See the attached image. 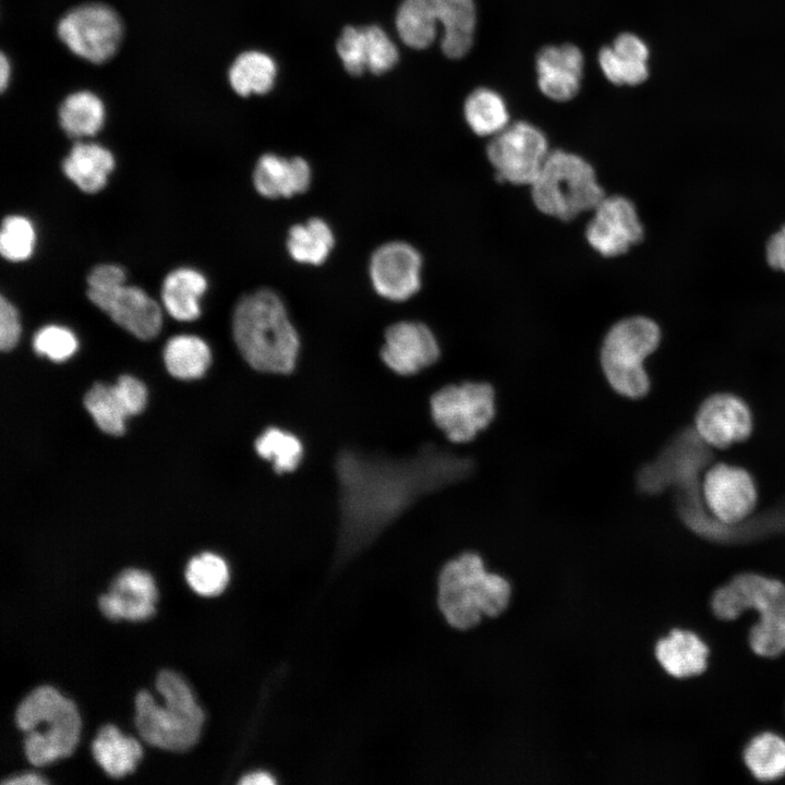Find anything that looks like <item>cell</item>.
<instances>
[{
	"label": "cell",
	"mask_w": 785,
	"mask_h": 785,
	"mask_svg": "<svg viewBox=\"0 0 785 785\" xmlns=\"http://www.w3.org/2000/svg\"><path fill=\"white\" fill-rule=\"evenodd\" d=\"M207 289V280L196 269L181 267L169 273L161 286V302L168 314L181 322L201 315L200 299Z\"/></svg>",
	"instance_id": "obj_25"
},
{
	"label": "cell",
	"mask_w": 785,
	"mask_h": 785,
	"mask_svg": "<svg viewBox=\"0 0 785 785\" xmlns=\"http://www.w3.org/2000/svg\"><path fill=\"white\" fill-rule=\"evenodd\" d=\"M113 168L111 152L96 143H75L62 161L65 177L85 193L104 189Z\"/></svg>",
	"instance_id": "obj_24"
},
{
	"label": "cell",
	"mask_w": 785,
	"mask_h": 785,
	"mask_svg": "<svg viewBox=\"0 0 785 785\" xmlns=\"http://www.w3.org/2000/svg\"><path fill=\"white\" fill-rule=\"evenodd\" d=\"M27 761L36 766L69 757L78 740L81 721L74 703L50 686L32 690L15 712Z\"/></svg>",
	"instance_id": "obj_5"
},
{
	"label": "cell",
	"mask_w": 785,
	"mask_h": 785,
	"mask_svg": "<svg viewBox=\"0 0 785 785\" xmlns=\"http://www.w3.org/2000/svg\"><path fill=\"white\" fill-rule=\"evenodd\" d=\"M88 299L123 329L136 338L148 340L160 331L162 311L160 305L143 289L125 283L104 293L87 295Z\"/></svg>",
	"instance_id": "obj_16"
},
{
	"label": "cell",
	"mask_w": 785,
	"mask_h": 785,
	"mask_svg": "<svg viewBox=\"0 0 785 785\" xmlns=\"http://www.w3.org/2000/svg\"><path fill=\"white\" fill-rule=\"evenodd\" d=\"M276 781L270 774L262 771L246 774L239 781V784L242 785H274Z\"/></svg>",
	"instance_id": "obj_42"
},
{
	"label": "cell",
	"mask_w": 785,
	"mask_h": 785,
	"mask_svg": "<svg viewBox=\"0 0 785 785\" xmlns=\"http://www.w3.org/2000/svg\"><path fill=\"white\" fill-rule=\"evenodd\" d=\"M714 615L733 620L753 609L759 620L750 629L756 654L774 657L785 652V584L776 579L746 572L717 589L711 599Z\"/></svg>",
	"instance_id": "obj_3"
},
{
	"label": "cell",
	"mask_w": 785,
	"mask_h": 785,
	"mask_svg": "<svg viewBox=\"0 0 785 785\" xmlns=\"http://www.w3.org/2000/svg\"><path fill=\"white\" fill-rule=\"evenodd\" d=\"M766 259L774 269L785 271V226L770 238L766 245Z\"/></svg>",
	"instance_id": "obj_41"
},
{
	"label": "cell",
	"mask_w": 785,
	"mask_h": 785,
	"mask_svg": "<svg viewBox=\"0 0 785 785\" xmlns=\"http://www.w3.org/2000/svg\"><path fill=\"white\" fill-rule=\"evenodd\" d=\"M210 350L200 337L179 335L165 346L164 360L168 372L180 379L201 377L210 363Z\"/></svg>",
	"instance_id": "obj_30"
},
{
	"label": "cell",
	"mask_w": 785,
	"mask_h": 785,
	"mask_svg": "<svg viewBox=\"0 0 785 785\" xmlns=\"http://www.w3.org/2000/svg\"><path fill=\"white\" fill-rule=\"evenodd\" d=\"M422 257L410 243L395 240L381 244L369 263L371 283L378 295L402 302L421 288Z\"/></svg>",
	"instance_id": "obj_13"
},
{
	"label": "cell",
	"mask_w": 785,
	"mask_h": 785,
	"mask_svg": "<svg viewBox=\"0 0 785 785\" xmlns=\"http://www.w3.org/2000/svg\"><path fill=\"white\" fill-rule=\"evenodd\" d=\"M436 426L452 443L474 439L496 415V392L486 382H463L437 390L430 401Z\"/></svg>",
	"instance_id": "obj_9"
},
{
	"label": "cell",
	"mask_w": 785,
	"mask_h": 785,
	"mask_svg": "<svg viewBox=\"0 0 785 785\" xmlns=\"http://www.w3.org/2000/svg\"><path fill=\"white\" fill-rule=\"evenodd\" d=\"M185 580L197 594L214 596L221 593L228 583V566L218 555L205 552L190 559Z\"/></svg>",
	"instance_id": "obj_33"
},
{
	"label": "cell",
	"mask_w": 785,
	"mask_h": 785,
	"mask_svg": "<svg viewBox=\"0 0 785 785\" xmlns=\"http://www.w3.org/2000/svg\"><path fill=\"white\" fill-rule=\"evenodd\" d=\"M234 342L255 370L289 373L299 352V336L281 297L271 289L243 295L232 315Z\"/></svg>",
	"instance_id": "obj_1"
},
{
	"label": "cell",
	"mask_w": 785,
	"mask_h": 785,
	"mask_svg": "<svg viewBox=\"0 0 785 785\" xmlns=\"http://www.w3.org/2000/svg\"><path fill=\"white\" fill-rule=\"evenodd\" d=\"M10 78H11V64H10V61H9L8 57H7L3 52H1V58H0V87H1V90H2V92L8 87L9 82H10Z\"/></svg>",
	"instance_id": "obj_44"
},
{
	"label": "cell",
	"mask_w": 785,
	"mask_h": 785,
	"mask_svg": "<svg viewBox=\"0 0 785 785\" xmlns=\"http://www.w3.org/2000/svg\"><path fill=\"white\" fill-rule=\"evenodd\" d=\"M647 45L636 35L617 36L612 47L599 52V63L605 77L616 85H638L648 77Z\"/></svg>",
	"instance_id": "obj_22"
},
{
	"label": "cell",
	"mask_w": 785,
	"mask_h": 785,
	"mask_svg": "<svg viewBox=\"0 0 785 785\" xmlns=\"http://www.w3.org/2000/svg\"><path fill=\"white\" fill-rule=\"evenodd\" d=\"M125 283L124 269L113 264L95 266L87 276V295L104 293Z\"/></svg>",
	"instance_id": "obj_39"
},
{
	"label": "cell",
	"mask_w": 785,
	"mask_h": 785,
	"mask_svg": "<svg viewBox=\"0 0 785 785\" xmlns=\"http://www.w3.org/2000/svg\"><path fill=\"white\" fill-rule=\"evenodd\" d=\"M585 228L589 245L604 257L628 252L643 239V226L633 203L625 196H604Z\"/></svg>",
	"instance_id": "obj_12"
},
{
	"label": "cell",
	"mask_w": 785,
	"mask_h": 785,
	"mask_svg": "<svg viewBox=\"0 0 785 785\" xmlns=\"http://www.w3.org/2000/svg\"><path fill=\"white\" fill-rule=\"evenodd\" d=\"M92 753L109 776L121 777L134 770L142 748L135 738L125 737L116 726L107 724L98 729Z\"/></svg>",
	"instance_id": "obj_26"
},
{
	"label": "cell",
	"mask_w": 785,
	"mask_h": 785,
	"mask_svg": "<svg viewBox=\"0 0 785 785\" xmlns=\"http://www.w3.org/2000/svg\"><path fill=\"white\" fill-rule=\"evenodd\" d=\"M702 493L711 514L725 524L739 523L757 504V490L750 474L739 467L725 463L708 470Z\"/></svg>",
	"instance_id": "obj_14"
},
{
	"label": "cell",
	"mask_w": 785,
	"mask_h": 785,
	"mask_svg": "<svg viewBox=\"0 0 785 785\" xmlns=\"http://www.w3.org/2000/svg\"><path fill=\"white\" fill-rule=\"evenodd\" d=\"M510 595L509 582L487 572L475 553L451 559L439 575L438 605L448 624L457 629L474 627L483 615L498 616L508 606Z\"/></svg>",
	"instance_id": "obj_2"
},
{
	"label": "cell",
	"mask_w": 785,
	"mask_h": 785,
	"mask_svg": "<svg viewBox=\"0 0 785 785\" xmlns=\"http://www.w3.org/2000/svg\"><path fill=\"white\" fill-rule=\"evenodd\" d=\"M464 118L479 136H494L509 124V113L502 96L488 88H478L464 102Z\"/></svg>",
	"instance_id": "obj_31"
},
{
	"label": "cell",
	"mask_w": 785,
	"mask_h": 785,
	"mask_svg": "<svg viewBox=\"0 0 785 785\" xmlns=\"http://www.w3.org/2000/svg\"><path fill=\"white\" fill-rule=\"evenodd\" d=\"M21 336V323L15 306L3 295L0 298V348L12 350Z\"/></svg>",
	"instance_id": "obj_40"
},
{
	"label": "cell",
	"mask_w": 785,
	"mask_h": 785,
	"mask_svg": "<svg viewBox=\"0 0 785 785\" xmlns=\"http://www.w3.org/2000/svg\"><path fill=\"white\" fill-rule=\"evenodd\" d=\"M530 186L534 206L563 221L593 210L605 196L591 164L565 150L550 153Z\"/></svg>",
	"instance_id": "obj_7"
},
{
	"label": "cell",
	"mask_w": 785,
	"mask_h": 785,
	"mask_svg": "<svg viewBox=\"0 0 785 785\" xmlns=\"http://www.w3.org/2000/svg\"><path fill=\"white\" fill-rule=\"evenodd\" d=\"M475 21L473 0H403L396 27L406 45L424 49L435 40L440 24L442 50L448 58L458 59L472 46Z\"/></svg>",
	"instance_id": "obj_8"
},
{
	"label": "cell",
	"mask_w": 785,
	"mask_h": 785,
	"mask_svg": "<svg viewBox=\"0 0 785 785\" xmlns=\"http://www.w3.org/2000/svg\"><path fill=\"white\" fill-rule=\"evenodd\" d=\"M698 436L706 444L726 448L746 439L752 430L747 404L730 394H715L705 399L696 415Z\"/></svg>",
	"instance_id": "obj_17"
},
{
	"label": "cell",
	"mask_w": 785,
	"mask_h": 785,
	"mask_svg": "<svg viewBox=\"0 0 785 785\" xmlns=\"http://www.w3.org/2000/svg\"><path fill=\"white\" fill-rule=\"evenodd\" d=\"M1 783L8 785H39L47 782L35 773H26L4 780Z\"/></svg>",
	"instance_id": "obj_43"
},
{
	"label": "cell",
	"mask_w": 785,
	"mask_h": 785,
	"mask_svg": "<svg viewBox=\"0 0 785 785\" xmlns=\"http://www.w3.org/2000/svg\"><path fill=\"white\" fill-rule=\"evenodd\" d=\"M58 116L62 130L70 137L81 138L97 134L106 114L104 102L96 94L77 90L63 99Z\"/></svg>",
	"instance_id": "obj_28"
},
{
	"label": "cell",
	"mask_w": 785,
	"mask_h": 785,
	"mask_svg": "<svg viewBox=\"0 0 785 785\" xmlns=\"http://www.w3.org/2000/svg\"><path fill=\"white\" fill-rule=\"evenodd\" d=\"M157 589L149 573L129 568L111 582L108 593L98 597L101 613L109 619L142 620L155 612Z\"/></svg>",
	"instance_id": "obj_19"
},
{
	"label": "cell",
	"mask_w": 785,
	"mask_h": 785,
	"mask_svg": "<svg viewBox=\"0 0 785 785\" xmlns=\"http://www.w3.org/2000/svg\"><path fill=\"white\" fill-rule=\"evenodd\" d=\"M746 766L759 781H774L785 775V739L774 733L754 736L744 750Z\"/></svg>",
	"instance_id": "obj_32"
},
{
	"label": "cell",
	"mask_w": 785,
	"mask_h": 785,
	"mask_svg": "<svg viewBox=\"0 0 785 785\" xmlns=\"http://www.w3.org/2000/svg\"><path fill=\"white\" fill-rule=\"evenodd\" d=\"M84 404L97 426L107 434L121 435L128 416L122 409L113 387L97 383L86 392Z\"/></svg>",
	"instance_id": "obj_35"
},
{
	"label": "cell",
	"mask_w": 785,
	"mask_h": 785,
	"mask_svg": "<svg viewBox=\"0 0 785 785\" xmlns=\"http://www.w3.org/2000/svg\"><path fill=\"white\" fill-rule=\"evenodd\" d=\"M77 339L68 328L59 325H47L40 328L33 338L34 350L56 362H62L77 350Z\"/></svg>",
	"instance_id": "obj_37"
},
{
	"label": "cell",
	"mask_w": 785,
	"mask_h": 785,
	"mask_svg": "<svg viewBox=\"0 0 785 785\" xmlns=\"http://www.w3.org/2000/svg\"><path fill=\"white\" fill-rule=\"evenodd\" d=\"M336 48L345 69L352 75H361L366 70L382 74L398 61L397 47L376 25L346 26Z\"/></svg>",
	"instance_id": "obj_18"
},
{
	"label": "cell",
	"mask_w": 785,
	"mask_h": 785,
	"mask_svg": "<svg viewBox=\"0 0 785 785\" xmlns=\"http://www.w3.org/2000/svg\"><path fill=\"white\" fill-rule=\"evenodd\" d=\"M36 231L32 221L20 215L7 216L1 225L0 252L11 262L28 259L35 249Z\"/></svg>",
	"instance_id": "obj_36"
},
{
	"label": "cell",
	"mask_w": 785,
	"mask_h": 785,
	"mask_svg": "<svg viewBox=\"0 0 785 785\" xmlns=\"http://www.w3.org/2000/svg\"><path fill=\"white\" fill-rule=\"evenodd\" d=\"M381 357L395 373L412 375L437 361L439 346L425 324L401 321L386 329Z\"/></svg>",
	"instance_id": "obj_15"
},
{
	"label": "cell",
	"mask_w": 785,
	"mask_h": 785,
	"mask_svg": "<svg viewBox=\"0 0 785 785\" xmlns=\"http://www.w3.org/2000/svg\"><path fill=\"white\" fill-rule=\"evenodd\" d=\"M256 452L270 461L277 472H289L299 464L303 448L292 434L276 427L264 431L255 442Z\"/></svg>",
	"instance_id": "obj_34"
},
{
	"label": "cell",
	"mask_w": 785,
	"mask_h": 785,
	"mask_svg": "<svg viewBox=\"0 0 785 785\" xmlns=\"http://www.w3.org/2000/svg\"><path fill=\"white\" fill-rule=\"evenodd\" d=\"M583 64L582 52L573 45L544 47L536 57L541 92L556 101L573 98L580 88Z\"/></svg>",
	"instance_id": "obj_20"
},
{
	"label": "cell",
	"mask_w": 785,
	"mask_h": 785,
	"mask_svg": "<svg viewBox=\"0 0 785 785\" xmlns=\"http://www.w3.org/2000/svg\"><path fill=\"white\" fill-rule=\"evenodd\" d=\"M660 341V327L645 316L626 317L612 325L602 340L600 364L616 394L640 399L649 392L651 383L644 362Z\"/></svg>",
	"instance_id": "obj_6"
},
{
	"label": "cell",
	"mask_w": 785,
	"mask_h": 785,
	"mask_svg": "<svg viewBox=\"0 0 785 785\" xmlns=\"http://www.w3.org/2000/svg\"><path fill=\"white\" fill-rule=\"evenodd\" d=\"M276 63L266 53L246 51L237 57L231 64L228 78L232 89L240 96L265 94L274 85Z\"/></svg>",
	"instance_id": "obj_29"
},
{
	"label": "cell",
	"mask_w": 785,
	"mask_h": 785,
	"mask_svg": "<svg viewBox=\"0 0 785 785\" xmlns=\"http://www.w3.org/2000/svg\"><path fill=\"white\" fill-rule=\"evenodd\" d=\"M253 185L266 198H288L307 191L312 182L309 162L299 156L262 155L253 169Z\"/></svg>",
	"instance_id": "obj_21"
},
{
	"label": "cell",
	"mask_w": 785,
	"mask_h": 785,
	"mask_svg": "<svg viewBox=\"0 0 785 785\" xmlns=\"http://www.w3.org/2000/svg\"><path fill=\"white\" fill-rule=\"evenodd\" d=\"M112 387L128 416L143 411L147 401V390L141 381L131 375H122Z\"/></svg>",
	"instance_id": "obj_38"
},
{
	"label": "cell",
	"mask_w": 785,
	"mask_h": 785,
	"mask_svg": "<svg viewBox=\"0 0 785 785\" xmlns=\"http://www.w3.org/2000/svg\"><path fill=\"white\" fill-rule=\"evenodd\" d=\"M550 148L536 126L519 121L492 136L486 155L495 174L515 185H531L542 170Z\"/></svg>",
	"instance_id": "obj_11"
},
{
	"label": "cell",
	"mask_w": 785,
	"mask_h": 785,
	"mask_svg": "<svg viewBox=\"0 0 785 785\" xmlns=\"http://www.w3.org/2000/svg\"><path fill=\"white\" fill-rule=\"evenodd\" d=\"M335 245L330 226L322 218L312 217L293 225L287 234L286 247L290 257L306 265H321Z\"/></svg>",
	"instance_id": "obj_27"
},
{
	"label": "cell",
	"mask_w": 785,
	"mask_h": 785,
	"mask_svg": "<svg viewBox=\"0 0 785 785\" xmlns=\"http://www.w3.org/2000/svg\"><path fill=\"white\" fill-rule=\"evenodd\" d=\"M156 688L164 697V706L156 704L145 690L135 696L134 724L140 736L161 749H189L197 741L204 722L201 706L185 681L171 671L158 673Z\"/></svg>",
	"instance_id": "obj_4"
},
{
	"label": "cell",
	"mask_w": 785,
	"mask_h": 785,
	"mask_svg": "<svg viewBox=\"0 0 785 785\" xmlns=\"http://www.w3.org/2000/svg\"><path fill=\"white\" fill-rule=\"evenodd\" d=\"M655 656L666 673L676 678H685L705 671L709 649L695 632L674 629L657 641Z\"/></svg>",
	"instance_id": "obj_23"
},
{
	"label": "cell",
	"mask_w": 785,
	"mask_h": 785,
	"mask_svg": "<svg viewBox=\"0 0 785 785\" xmlns=\"http://www.w3.org/2000/svg\"><path fill=\"white\" fill-rule=\"evenodd\" d=\"M57 35L77 57L102 63L117 52L123 26L113 9L93 2L69 10L57 25Z\"/></svg>",
	"instance_id": "obj_10"
}]
</instances>
